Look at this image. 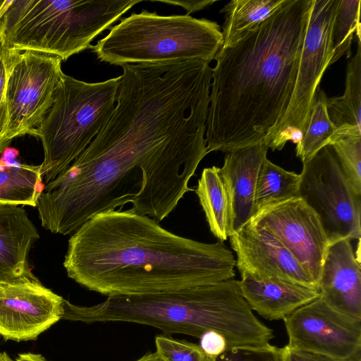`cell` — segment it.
<instances>
[{
	"label": "cell",
	"instance_id": "obj_17",
	"mask_svg": "<svg viewBox=\"0 0 361 361\" xmlns=\"http://www.w3.org/2000/svg\"><path fill=\"white\" fill-rule=\"evenodd\" d=\"M238 285L252 311L268 320L283 319L298 307L319 296L317 290L276 280L259 279L241 274Z\"/></svg>",
	"mask_w": 361,
	"mask_h": 361
},
{
	"label": "cell",
	"instance_id": "obj_22",
	"mask_svg": "<svg viewBox=\"0 0 361 361\" xmlns=\"http://www.w3.org/2000/svg\"><path fill=\"white\" fill-rule=\"evenodd\" d=\"M300 174L288 171L264 159L257 175L255 197V214L261 209L298 197Z\"/></svg>",
	"mask_w": 361,
	"mask_h": 361
},
{
	"label": "cell",
	"instance_id": "obj_9",
	"mask_svg": "<svg viewBox=\"0 0 361 361\" xmlns=\"http://www.w3.org/2000/svg\"><path fill=\"white\" fill-rule=\"evenodd\" d=\"M302 164L298 197L317 215L329 245L360 240L361 195L341 171L331 145Z\"/></svg>",
	"mask_w": 361,
	"mask_h": 361
},
{
	"label": "cell",
	"instance_id": "obj_25",
	"mask_svg": "<svg viewBox=\"0 0 361 361\" xmlns=\"http://www.w3.org/2000/svg\"><path fill=\"white\" fill-rule=\"evenodd\" d=\"M330 145L341 171L355 191L361 195V135L337 137Z\"/></svg>",
	"mask_w": 361,
	"mask_h": 361
},
{
	"label": "cell",
	"instance_id": "obj_28",
	"mask_svg": "<svg viewBox=\"0 0 361 361\" xmlns=\"http://www.w3.org/2000/svg\"><path fill=\"white\" fill-rule=\"evenodd\" d=\"M6 79L7 49L4 47L0 36V140L8 142L5 140V133L7 125V112L5 99Z\"/></svg>",
	"mask_w": 361,
	"mask_h": 361
},
{
	"label": "cell",
	"instance_id": "obj_10",
	"mask_svg": "<svg viewBox=\"0 0 361 361\" xmlns=\"http://www.w3.org/2000/svg\"><path fill=\"white\" fill-rule=\"evenodd\" d=\"M283 320L289 349L338 361H361V319L336 311L319 296Z\"/></svg>",
	"mask_w": 361,
	"mask_h": 361
},
{
	"label": "cell",
	"instance_id": "obj_11",
	"mask_svg": "<svg viewBox=\"0 0 361 361\" xmlns=\"http://www.w3.org/2000/svg\"><path fill=\"white\" fill-rule=\"evenodd\" d=\"M275 237L317 284L329 245L314 212L300 197L267 206L250 221Z\"/></svg>",
	"mask_w": 361,
	"mask_h": 361
},
{
	"label": "cell",
	"instance_id": "obj_24",
	"mask_svg": "<svg viewBox=\"0 0 361 361\" xmlns=\"http://www.w3.org/2000/svg\"><path fill=\"white\" fill-rule=\"evenodd\" d=\"M360 2V0H339L331 33L333 56L330 66L344 55L347 58L350 56L354 34L357 42H361Z\"/></svg>",
	"mask_w": 361,
	"mask_h": 361
},
{
	"label": "cell",
	"instance_id": "obj_21",
	"mask_svg": "<svg viewBox=\"0 0 361 361\" xmlns=\"http://www.w3.org/2000/svg\"><path fill=\"white\" fill-rule=\"evenodd\" d=\"M41 166L0 161V204L36 207L42 190Z\"/></svg>",
	"mask_w": 361,
	"mask_h": 361
},
{
	"label": "cell",
	"instance_id": "obj_20",
	"mask_svg": "<svg viewBox=\"0 0 361 361\" xmlns=\"http://www.w3.org/2000/svg\"><path fill=\"white\" fill-rule=\"evenodd\" d=\"M212 234L221 241L229 237L230 211L228 194L219 167L203 169L195 189Z\"/></svg>",
	"mask_w": 361,
	"mask_h": 361
},
{
	"label": "cell",
	"instance_id": "obj_30",
	"mask_svg": "<svg viewBox=\"0 0 361 361\" xmlns=\"http://www.w3.org/2000/svg\"><path fill=\"white\" fill-rule=\"evenodd\" d=\"M284 361H338L333 358L312 353L295 350L284 346Z\"/></svg>",
	"mask_w": 361,
	"mask_h": 361
},
{
	"label": "cell",
	"instance_id": "obj_2",
	"mask_svg": "<svg viewBox=\"0 0 361 361\" xmlns=\"http://www.w3.org/2000/svg\"><path fill=\"white\" fill-rule=\"evenodd\" d=\"M312 0H286L233 46L220 48L212 71L208 153L264 140L290 100Z\"/></svg>",
	"mask_w": 361,
	"mask_h": 361
},
{
	"label": "cell",
	"instance_id": "obj_15",
	"mask_svg": "<svg viewBox=\"0 0 361 361\" xmlns=\"http://www.w3.org/2000/svg\"><path fill=\"white\" fill-rule=\"evenodd\" d=\"M267 149L264 140L228 152L223 166L219 168L229 202V236L246 225L255 215L256 182Z\"/></svg>",
	"mask_w": 361,
	"mask_h": 361
},
{
	"label": "cell",
	"instance_id": "obj_14",
	"mask_svg": "<svg viewBox=\"0 0 361 361\" xmlns=\"http://www.w3.org/2000/svg\"><path fill=\"white\" fill-rule=\"evenodd\" d=\"M318 291L319 297L336 311L361 319L360 264L350 240L329 245Z\"/></svg>",
	"mask_w": 361,
	"mask_h": 361
},
{
	"label": "cell",
	"instance_id": "obj_31",
	"mask_svg": "<svg viewBox=\"0 0 361 361\" xmlns=\"http://www.w3.org/2000/svg\"><path fill=\"white\" fill-rule=\"evenodd\" d=\"M159 2H163L165 4H173L175 6H179L183 7L186 11L187 13L190 15L191 13H195L199 11L202 9L205 8L206 7L212 5L216 1L214 0H202V1H158Z\"/></svg>",
	"mask_w": 361,
	"mask_h": 361
},
{
	"label": "cell",
	"instance_id": "obj_18",
	"mask_svg": "<svg viewBox=\"0 0 361 361\" xmlns=\"http://www.w3.org/2000/svg\"><path fill=\"white\" fill-rule=\"evenodd\" d=\"M360 110L361 44L358 42L357 53L347 66L343 94L326 97L327 114L336 128L331 142L340 136L361 135Z\"/></svg>",
	"mask_w": 361,
	"mask_h": 361
},
{
	"label": "cell",
	"instance_id": "obj_16",
	"mask_svg": "<svg viewBox=\"0 0 361 361\" xmlns=\"http://www.w3.org/2000/svg\"><path fill=\"white\" fill-rule=\"evenodd\" d=\"M39 238L23 207L0 204V281L37 279L30 271L27 257Z\"/></svg>",
	"mask_w": 361,
	"mask_h": 361
},
{
	"label": "cell",
	"instance_id": "obj_6",
	"mask_svg": "<svg viewBox=\"0 0 361 361\" xmlns=\"http://www.w3.org/2000/svg\"><path fill=\"white\" fill-rule=\"evenodd\" d=\"M120 82L121 76L87 82L66 75L35 135L42 143L40 173L46 184L66 170L104 126L115 106Z\"/></svg>",
	"mask_w": 361,
	"mask_h": 361
},
{
	"label": "cell",
	"instance_id": "obj_23",
	"mask_svg": "<svg viewBox=\"0 0 361 361\" xmlns=\"http://www.w3.org/2000/svg\"><path fill=\"white\" fill-rule=\"evenodd\" d=\"M326 95L319 90L306 130L296 146V155L302 163L310 160L322 147L330 144L336 128L326 111Z\"/></svg>",
	"mask_w": 361,
	"mask_h": 361
},
{
	"label": "cell",
	"instance_id": "obj_7",
	"mask_svg": "<svg viewBox=\"0 0 361 361\" xmlns=\"http://www.w3.org/2000/svg\"><path fill=\"white\" fill-rule=\"evenodd\" d=\"M338 4L339 0H312L290 100L264 138L272 150L282 149L288 141L298 145L306 130L320 81L333 56L331 33Z\"/></svg>",
	"mask_w": 361,
	"mask_h": 361
},
{
	"label": "cell",
	"instance_id": "obj_19",
	"mask_svg": "<svg viewBox=\"0 0 361 361\" xmlns=\"http://www.w3.org/2000/svg\"><path fill=\"white\" fill-rule=\"evenodd\" d=\"M286 0H231L220 12L224 14L221 48L233 46L246 33L279 9Z\"/></svg>",
	"mask_w": 361,
	"mask_h": 361
},
{
	"label": "cell",
	"instance_id": "obj_5",
	"mask_svg": "<svg viewBox=\"0 0 361 361\" xmlns=\"http://www.w3.org/2000/svg\"><path fill=\"white\" fill-rule=\"evenodd\" d=\"M222 44V32L214 21L142 10L111 26L91 49L99 61L120 66L192 59L210 63Z\"/></svg>",
	"mask_w": 361,
	"mask_h": 361
},
{
	"label": "cell",
	"instance_id": "obj_4",
	"mask_svg": "<svg viewBox=\"0 0 361 361\" xmlns=\"http://www.w3.org/2000/svg\"><path fill=\"white\" fill-rule=\"evenodd\" d=\"M141 0H11L0 36L11 51H31L68 59Z\"/></svg>",
	"mask_w": 361,
	"mask_h": 361
},
{
	"label": "cell",
	"instance_id": "obj_27",
	"mask_svg": "<svg viewBox=\"0 0 361 361\" xmlns=\"http://www.w3.org/2000/svg\"><path fill=\"white\" fill-rule=\"evenodd\" d=\"M216 361H284V347L269 344L262 347L233 348L220 355Z\"/></svg>",
	"mask_w": 361,
	"mask_h": 361
},
{
	"label": "cell",
	"instance_id": "obj_29",
	"mask_svg": "<svg viewBox=\"0 0 361 361\" xmlns=\"http://www.w3.org/2000/svg\"><path fill=\"white\" fill-rule=\"evenodd\" d=\"M199 338L200 347L210 357L216 359L228 350L227 340L224 335L216 331H207Z\"/></svg>",
	"mask_w": 361,
	"mask_h": 361
},
{
	"label": "cell",
	"instance_id": "obj_33",
	"mask_svg": "<svg viewBox=\"0 0 361 361\" xmlns=\"http://www.w3.org/2000/svg\"><path fill=\"white\" fill-rule=\"evenodd\" d=\"M136 361H164L157 352L148 353L143 355Z\"/></svg>",
	"mask_w": 361,
	"mask_h": 361
},
{
	"label": "cell",
	"instance_id": "obj_38",
	"mask_svg": "<svg viewBox=\"0 0 361 361\" xmlns=\"http://www.w3.org/2000/svg\"><path fill=\"white\" fill-rule=\"evenodd\" d=\"M216 360L214 361H216Z\"/></svg>",
	"mask_w": 361,
	"mask_h": 361
},
{
	"label": "cell",
	"instance_id": "obj_12",
	"mask_svg": "<svg viewBox=\"0 0 361 361\" xmlns=\"http://www.w3.org/2000/svg\"><path fill=\"white\" fill-rule=\"evenodd\" d=\"M63 300L38 279L0 281V335L15 341L36 339L62 319Z\"/></svg>",
	"mask_w": 361,
	"mask_h": 361
},
{
	"label": "cell",
	"instance_id": "obj_26",
	"mask_svg": "<svg viewBox=\"0 0 361 361\" xmlns=\"http://www.w3.org/2000/svg\"><path fill=\"white\" fill-rule=\"evenodd\" d=\"M156 352L164 361H214L199 345L185 340L175 339L167 334L155 337Z\"/></svg>",
	"mask_w": 361,
	"mask_h": 361
},
{
	"label": "cell",
	"instance_id": "obj_13",
	"mask_svg": "<svg viewBox=\"0 0 361 361\" xmlns=\"http://www.w3.org/2000/svg\"><path fill=\"white\" fill-rule=\"evenodd\" d=\"M229 237L240 274L287 281L318 290L317 284L294 256L264 228L249 221Z\"/></svg>",
	"mask_w": 361,
	"mask_h": 361
},
{
	"label": "cell",
	"instance_id": "obj_1",
	"mask_svg": "<svg viewBox=\"0 0 361 361\" xmlns=\"http://www.w3.org/2000/svg\"><path fill=\"white\" fill-rule=\"evenodd\" d=\"M236 260L224 241L176 235L129 209L101 212L68 240V276L107 296L158 293L233 279Z\"/></svg>",
	"mask_w": 361,
	"mask_h": 361
},
{
	"label": "cell",
	"instance_id": "obj_36",
	"mask_svg": "<svg viewBox=\"0 0 361 361\" xmlns=\"http://www.w3.org/2000/svg\"><path fill=\"white\" fill-rule=\"evenodd\" d=\"M10 142L0 140V154H1Z\"/></svg>",
	"mask_w": 361,
	"mask_h": 361
},
{
	"label": "cell",
	"instance_id": "obj_8",
	"mask_svg": "<svg viewBox=\"0 0 361 361\" xmlns=\"http://www.w3.org/2000/svg\"><path fill=\"white\" fill-rule=\"evenodd\" d=\"M61 62L44 53L7 49L5 140L11 142L23 135L35 136L65 78Z\"/></svg>",
	"mask_w": 361,
	"mask_h": 361
},
{
	"label": "cell",
	"instance_id": "obj_3",
	"mask_svg": "<svg viewBox=\"0 0 361 361\" xmlns=\"http://www.w3.org/2000/svg\"><path fill=\"white\" fill-rule=\"evenodd\" d=\"M62 319L87 324L136 323L155 327L165 334L197 338L213 330L224 336L228 350L265 346L274 338L273 330L254 314L234 279L169 292L111 295L89 306L65 299Z\"/></svg>",
	"mask_w": 361,
	"mask_h": 361
},
{
	"label": "cell",
	"instance_id": "obj_35",
	"mask_svg": "<svg viewBox=\"0 0 361 361\" xmlns=\"http://www.w3.org/2000/svg\"><path fill=\"white\" fill-rule=\"evenodd\" d=\"M0 361H16L12 359L11 356L6 352H2L0 353Z\"/></svg>",
	"mask_w": 361,
	"mask_h": 361
},
{
	"label": "cell",
	"instance_id": "obj_37",
	"mask_svg": "<svg viewBox=\"0 0 361 361\" xmlns=\"http://www.w3.org/2000/svg\"><path fill=\"white\" fill-rule=\"evenodd\" d=\"M1 18H2V17H1ZM1 18H0V20H1Z\"/></svg>",
	"mask_w": 361,
	"mask_h": 361
},
{
	"label": "cell",
	"instance_id": "obj_34",
	"mask_svg": "<svg viewBox=\"0 0 361 361\" xmlns=\"http://www.w3.org/2000/svg\"><path fill=\"white\" fill-rule=\"evenodd\" d=\"M10 3H11V0L0 1V18L5 13Z\"/></svg>",
	"mask_w": 361,
	"mask_h": 361
},
{
	"label": "cell",
	"instance_id": "obj_32",
	"mask_svg": "<svg viewBox=\"0 0 361 361\" xmlns=\"http://www.w3.org/2000/svg\"><path fill=\"white\" fill-rule=\"evenodd\" d=\"M16 361H47L42 355L32 353H20Z\"/></svg>",
	"mask_w": 361,
	"mask_h": 361
}]
</instances>
